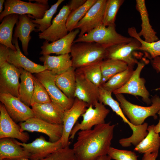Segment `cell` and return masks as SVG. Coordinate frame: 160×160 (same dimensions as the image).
I'll list each match as a JSON object with an SVG mask.
<instances>
[{
  "label": "cell",
  "instance_id": "18",
  "mask_svg": "<svg viewBox=\"0 0 160 160\" xmlns=\"http://www.w3.org/2000/svg\"><path fill=\"white\" fill-rule=\"evenodd\" d=\"M76 79L75 98L87 103L89 106H95L98 102L99 87L84 76L76 72Z\"/></svg>",
  "mask_w": 160,
  "mask_h": 160
},
{
  "label": "cell",
  "instance_id": "36",
  "mask_svg": "<svg viewBox=\"0 0 160 160\" xmlns=\"http://www.w3.org/2000/svg\"><path fill=\"white\" fill-rule=\"evenodd\" d=\"M124 1V0H107L103 20V24L105 26L116 25L117 13Z\"/></svg>",
  "mask_w": 160,
  "mask_h": 160
},
{
  "label": "cell",
  "instance_id": "13",
  "mask_svg": "<svg viewBox=\"0 0 160 160\" xmlns=\"http://www.w3.org/2000/svg\"><path fill=\"white\" fill-rule=\"evenodd\" d=\"M106 1V0H97L77 23L75 29H79L80 30L79 37L103 24Z\"/></svg>",
  "mask_w": 160,
  "mask_h": 160
},
{
  "label": "cell",
  "instance_id": "43",
  "mask_svg": "<svg viewBox=\"0 0 160 160\" xmlns=\"http://www.w3.org/2000/svg\"><path fill=\"white\" fill-rule=\"evenodd\" d=\"M151 63L153 68L157 73L160 72V56H157L151 59ZM156 90L160 91V87Z\"/></svg>",
  "mask_w": 160,
  "mask_h": 160
},
{
  "label": "cell",
  "instance_id": "3",
  "mask_svg": "<svg viewBox=\"0 0 160 160\" xmlns=\"http://www.w3.org/2000/svg\"><path fill=\"white\" fill-rule=\"evenodd\" d=\"M122 111L133 125L137 126L144 123L145 119L152 116L157 118L156 115L160 110V97L157 95L151 99V105L143 106L132 103L127 100L122 94L115 95Z\"/></svg>",
  "mask_w": 160,
  "mask_h": 160
},
{
  "label": "cell",
  "instance_id": "5",
  "mask_svg": "<svg viewBox=\"0 0 160 160\" xmlns=\"http://www.w3.org/2000/svg\"><path fill=\"white\" fill-rule=\"evenodd\" d=\"M148 62L149 60L145 58L138 61L136 69L134 70L127 82L121 88L115 90L113 93L114 95L127 94L135 96H139L147 105L151 104L150 94L145 85V81L144 78L140 77L141 71Z\"/></svg>",
  "mask_w": 160,
  "mask_h": 160
},
{
  "label": "cell",
  "instance_id": "21",
  "mask_svg": "<svg viewBox=\"0 0 160 160\" xmlns=\"http://www.w3.org/2000/svg\"><path fill=\"white\" fill-rule=\"evenodd\" d=\"M16 24L13 38H19L24 53L28 55L29 42L31 38L30 33L33 31L37 32L36 27L38 28L39 25L33 23L32 19L26 15H19Z\"/></svg>",
  "mask_w": 160,
  "mask_h": 160
},
{
  "label": "cell",
  "instance_id": "17",
  "mask_svg": "<svg viewBox=\"0 0 160 160\" xmlns=\"http://www.w3.org/2000/svg\"><path fill=\"white\" fill-rule=\"evenodd\" d=\"M6 138L17 139L22 143H26L30 136L28 133L21 131L20 125L11 118L1 103L0 104V138Z\"/></svg>",
  "mask_w": 160,
  "mask_h": 160
},
{
  "label": "cell",
  "instance_id": "12",
  "mask_svg": "<svg viewBox=\"0 0 160 160\" xmlns=\"http://www.w3.org/2000/svg\"><path fill=\"white\" fill-rule=\"evenodd\" d=\"M89 106L87 103L75 98L72 106L65 111L63 119V132L60 139L62 148L69 145L71 132L79 118Z\"/></svg>",
  "mask_w": 160,
  "mask_h": 160
},
{
  "label": "cell",
  "instance_id": "39",
  "mask_svg": "<svg viewBox=\"0 0 160 160\" xmlns=\"http://www.w3.org/2000/svg\"><path fill=\"white\" fill-rule=\"evenodd\" d=\"M75 156L73 149L69 146L62 148L51 154L47 157L41 159H23L18 160H75ZM3 160H10L4 159Z\"/></svg>",
  "mask_w": 160,
  "mask_h": 160
},
{
  "label": "cell",
  "instance_id": "29",
  "mask_svg": "<svg viewBox=\"0 0 160 160\" xmlns=\"http://www.w3.org/2000/svg\"><path fill=\"white\" fill-rule=\"evenodd\" d=\"M18 68L21 73L18 98L25 104L30 106L34 88L33 75L22 68Z\"/></svg>",
  "mask_w": 160,
  "mask_h": 160
},
{
  "label": "cell",
  "instance_id": "35",
  "mask_svg": "<svg viewBox=\"0 0 160 160\" xmlns=\"http://www.w3.org/2000/svg\"><path fill=\"white\" fill-rule=\"evenodd\" d=\"M101 63L77 68L76 70V72L84 76L99 87L101 85L102 79L100 68Z\"/></svg>",
  "mask_w": 160,
  "mask_h": 160
},
{
  "label": "cell",
  "instance_id": "4",
  "mask_svg": "<svg viewBox=\"0 0 160 160\" xmlns=\"http://www.w3.org/2000/svg\"><path fill=\"white\" fill-rule=\"evenodd\" d=\"M132 39L118 33L116 30V25L106 26L102 24L82 36L78 37L73 43L94 42L107 49L115 45L128 43Z\"/></svg>",
  "mask_w": 160,
  "mask_h": 160
},
{
  "label": "cell",
  "instance_id": "22",
  "mask_svg": "<svg viewBox=\"0 0 160 160\" xmlns=\"http://www.w3.org/2000/svg\"><path fill=\"white\" fill-rule=\"evenodd\" d=\"M16 51L9 48V56L7 62L17 68H21L31 73H36L47 70L44 65L36 63L28 59L21 52L20 48L18 39L13 38Z\"/></svg>",
  "mask_w": 160,
  "mask_h": 160
},
{
  "label": "cell",
  "instance_id": "7",
  "mask_svg": "<svg viewBox=\"0 0 160 160\" xmlns=\"http://www.w3.org/2000/svg\"><path fill=\"white\" fill-rule=\"evenodd\" d=\"M95 108L90 105L81 115L83 120L80 123L77 122L70 134L69 139H73L79 131L92 129L93 127L105 123V119L110 112L103 103L98 102Z\"/></svg>",
  "mask_w": 160,
  "mask_h": 160
},
{
  "label": "cell",
  "instance_id": "8",
  "mask_svg": "<svg viewBox=\"0 0 160 160\" xmlns=\"http://www.w3.org/2000/svg\"><path fill=\"white\" fill-rule=\"evenodd\" d=\"M56 75L47 70L34 75L45 87L51 101L58 105L66 111L72 106L74 99L68 98L57 86L55 82Z\"/></svg>",
  "mask_w": 160,
  "mask_h": 160
},
{
  "label": "cell",
  "instance_id": "11",
  "mask_svg": "<svg viewBox=\"0 0 160 160\" xmlns=\"http://www.w3.org/2000/svg\"><path fill=\"white\" fill-rule=\"evenodd\" d=\"M14 140L29 153L31 159L46 158L62 148L60 139L52 142L47 141L43 136H40L32 142L28 143L20 142L15 139Z\"/></svg>",
  "mask_w": 160,
  "mask_h": 160
},
{
  "label": "cell",
  "instance_id": "28",
  "mask_svg": "<svg viewBox=\"0 0 160 160\" xmlns=\"http://www.w3.org/2000/svg\"><path fill=\"white\" fill-rule=\"evenodd\" d=\"M19 15L11 14L4 17L0 25V43L11 49L16 51L12 44L13 30L18 20Z\"/></svg>",
  "mask_w": 160,
  "mask_h": 160
},
{
  "label": "cell",
  "instance_id": "32",
  "mask_svg": "<svg viewBox=\"0 0 160 160\" xmlns=\"http://www.w3.org/2000/svg\"><path fill=\"white\" fill-rule=\"evenodd\" d=\"M128 33L131 37L136 39L140 42L141 45L139 50L144 52L150 60L160 56V39L152 43L147 42L138 36L136 28L133 27L128 28Z\"/></svg>",
  "mask_w": 160,
  "mask_h": 160
},
{
  "label": "cell",
  "instance_id": "41",
  "mask_svg": "<svg viewBox=\"0 0 160 160\" xmlns=\"http://www.w3.org/2000/svg\"><path fill=\"white\" fill-rule=\"evenodd\" d=\"M9 56V48L6 46L0 44V66L6 62Z\"/></svg>",
  "mask_w": 160,
  "mask_h": 160
},
{
  "label": "cell",
  "instance_id": "46",
  "mask_svg": "<svg viewBox=\"0 0 160 160\" xmlns=\"http://www.w3.org/2000/svg\"><path fill=\"white\" fill-rule=\"evenodd\" d=\"M29 1H35L36 3L44 5H48V1L47 0H29Z\"/></svg>",
  "mask_w": 160,
  "mask_h": 160
},
{
  "label": "cell",
  "instance_id": "6",
  "mask_svg": "<svg viewBox=\"0 0 160 160\" xmlns=\"http://www.w3.org/2000/svg\"><path fill=\"white\" fill-rule=\"evenodd\" d=\"M49 5H45L31 1H24L20 0H7L4 2V9L0 14V21L4 17L11 14L19 15L28 14L30 18H42Z\"/></svg>",
  "mask_w": 160,
  "mask_h": 160
},
{
  "label": "cell",
  "instance_id": "34",
  "mask_svg": "<svg viewBox=\"0 0 160 160\" xmlns=\"http://www.w3.org/2000/svg\"><path fill=\"white\" fill-rule=\"evenodd\" d=\"M97 0H87L82 6L71 11L67 19L66 26L68 31L70 32L75 29L77 23L84 17L90 8Z\"/></svg>",
  "mask_w": 160,
  "mask_h": 160
},
{
  "label": "cell",
  "instance_id": "9",
  "mask_svg": "<svg viewBox=\"0 0 160 160\" xmlns=\"http://www.w3.org/2000/svg\"><path fill=\"white\" fill-rule=\"evenodd\" d=\"M19 125L21 132L43 133L47 135L49 141L52 142L60 139L63 132V124H51L35 117L19 123Z\"/></svg>",
  "mask_w": 160,
  "mask_h": 160
},
{
  "label": "cell",
  "instance_id": "14",
  "mask_svg": "<svg viewBox=\"0 0 160 160\" xmlns=\"http://www.w3.org/2000/svg\"><path fill=\"white\" fill-rule=\"evenodd\" d=\"M19 68L6 62L0 66V93H8L19 97L20 75Z\"/></svg>",
  "mask_w": 160,
  "mask_h": 160
},
{
  "label": "cell",
  "instance_id": "16",
  "mask_svg": "<svg viewBox=\"0 0 160 160\" xmlns=\"http://www.w3.org/2000/svg\"><path fill=\"white\" fill-rule=\"evenodd\" d=\"M141 45L138 40L133 38L128 43L112 46L106 49L108 52L107 59L119 60L126 63L128 66L134 67L138 62L134 55V53L135 51L139 50Z\"/></svg>",
  "mask_w": 160,
  "mask_h": 160
},
{
  "label": "cell",
  "instance_id": "2",
  "mask_svg": "<svg viewBox=\"0 0 160 160\" xmlns=\"http://www.w3.org/2000/svg\"><path fill=\"white\" fill-rule=\"evenodd\" d=\"M72 67L76 69L107 59L106 49L94 42L73 43L71 52Z\"/></svg>",
  "mask_w": 160,
  "mask_h": 160
},
{
  "label": "cell",
  "instance_id": "20",
  "mask_svg": "<svg viewBox=\"0 0 160 160\" xmlns=\"http://www.w3.org/2000/svg\"><path fill=\"white\" fill-rule=\"evenodd\" d=\"M79 32L80 30L76 29L64 37L51 43L46 40L41 47V50L40 54L49 55L53 53L61 55L70 53L72 44Z\"/></svg>",
  "mask_w": 160,
  "mask_h": 160
},
{
  "label": "cell",
  "instance_id": "15",
  "mask_svg": "<svg viewBox=\"0 0 160 160\" xmlns=\"http://www.w3.org/2000/svg\"><path fill=\"white\" fill-rule=\"evenodd\" d=\"M71 12L68 4L64 5L53 19L50 26L39 33V38L53 42L66 36L68 33L66 21Z\"/></svg>",
  "mask_w": 160,
  "mask_h": 160
},
{
  "label": "cell",
  "instance_id": "26",
  "mask_svg": "<svg viewBox=\"0 0 160 160\" xmlns=\"http://www.w3.org/2000/svg\"><path fill=\"white\" fill-rule=\"evenodd\" d=\"M76 69L72 67L65 72L56 76L55 84L68 98L74 99L76 87Z\"/></svg>",
  "mask_w": 160,
  "mask_h": 160
},
{
  "label": "cell",
  "instance_id": "19",
  "mask_svg": "<svg viewBox=\"0 0 160 160\" xmlns=\"http://www.w3.org/2000/svg\"><path fill=\"white\" fill-rule=\"evenodd\" d=\"M31 106L35 117L51 124H63L65 111L58 105L51 101Z\"/></svg>",
  "mask_w": 160,
  "mask_h": 160
},
{
  "label": "cell",
  "instance_id": "1",
  "mask_svg": "<svg viewBox=\"0 0 160 160\" xmlns=\"http://www.w3.org/2000/svg\"><path fill=\"white\" fill-rule=\"evenodd\" d=\"M115 126L109 122L96 125L90 129L79 131L72 148L76 160H97L107 155Z\"/></svg>",
  "mask_w": 160,
  "mask_h": 160
},
{
  "label": "cell",
  "instance_id": "33",
  "mask_svg": "<svg viewBox=\"0 0 160 160\" xmlns=\"http://www.w3.org/2000/svg\"><path fill=\"white\" fill-rule=\"evenodd\" d=\"M133 71V67L128 66L126 70L114 75L101 86L105 89L113 92L127 82Z\"/></svg>",
  "mask_w": 160,
  "mask_h": 160
},
{
  "label": "cell",
  "instance_id": "48",
  "mask_svg": "<svg viewBox=\"0 0 160 160\" xmlns=\"http://www.w3.org/2000/svg\"><path fill=\"white\" fill-rule=\"evenodd\" d=\"M5 0H0V12L1 13L2 12V10L3 9V4L4 2H5Z\"/></svg>",
  "mask_w": 160,
  "mask_h": 160
},
{
  "label": "cell",
  "instance_id": "23",
  "mask_svg": "<svg viewBox=\"0 0 160 160\" xmlns=\"http://www.w3.org/2000/svg\"><path fill=\"white\" fill-rule=\"evenodd\" d=\"M30 154L14 139L6 138L0 139V160H18L30 159Z\"/></svg>",
  "mask_w": 160,
  "mask_h": 160
},
{
  "label": "cell",
  "instance_id": "31",
  "mask_svg": "<svg viewBox=\"0 0 160 160\" xmlns=\"http://www.w3.org/2000/svg\"><path fill=\"white\" fill-rule=\"evenodd\" d=\"M128 67L126 63L119 60L108 58L103 60L100 64L102 76L101 85L111 77L125 70Z\"/></svg>",
  "mask_w": 160,
  "mask_h": 160
},
{
  "label": "cell",
  "instance_id": "24",
  "mask_svg": "<svg viewBox=\"0 0 160 160\" xmlns=\"http://www.w3.org/2000/svg\"><path fill=\"white\" fill-rule=\"evenodd\" d=\"M39 60L43 62L47 70L56 75L60 74L72 67L71 56L69 54L57 56L44 55L39 58Z\"/></svg>",
  "mask_w": 160,
  "mask_h": 160
},
{
  "label": "cell",
  "instance_id": "37",
  "mask_svg": "<svg viewBox=\"0 0 160 160\" xmlns=\"http://www.w3.org/2000/svg\"><path fill=\"white\" fill-rule=\"evenodd\" d=\"M33 80L34 88L31 106L34 104H43L51 102L45 87L34 75H33Z\"/></svg>",
  "mask_w": 160,
  "mask_h": 160
},
{
  "label": "cell",
  "instance_id": "45",
  "mask_svg": "<svg viewBox=\"0 0 160 160\" xmlns=\"http://www.w3.org/2000/svg\"><path fill=\"white\" fill-rule=\"evenodd\" d=\"M157 113L159 115V119L158 123L156 125H154V129L156 133L159 134V133H160V110Z\"/></svg>",
  "mask_w": 160,
  "mask_h": 160
},
{
  "label": "cell",
  "instance_id": "30",
  "mask_svg": "<svg viewBox=\"0 0 160 160\" xmlns=\"http://www.w3.org/2000/svg\"><path fill=\"white\" fill-rule=\"evenodd\" d=\"M99 97L98 102L104 105L109 106L112 111L121 117L124 122L128 124L132 131H135L136 126L133 125L123 113L119 103L114 99L112 97V92L104 89L101 86L99 87Z\"/></svg>",
  "mask_w": 160,
  "mask_h": 160
},
{
  "label": "cell",
  "instance_id": "47",
  "mask_svg": "<svg viewBox=\"0 0 160 160\" xmlns=\"http://www.w3.org/2000/svg\"><path fill=\"white\" fill-rule=\"evenodd\" d=\"M111 159L110 157L107 155L99 157L97 160H111Z\"/></svg>",
  "mask_w": 160,
  "mask_h": 160
},
{
  "label": "cell",
  "instance_id": "25",
  "mask_svg": "<svg viewBox=\"0 0 160 160\" xmlns=\"http://www.w3.org/2000/svg\"><path fill=\"white\" fill-rule=\"evenodd\" d=\"M136 8L139 12L142 21L141 29L138 33V36H143L144 41L148 43H152L159 40L156 32L152 28L150 24L149 15L145 0H136Z\"/></svg>",
  "mask_w": 160,
  "mask_h": 160
},
{
  "label": "cell",
  "instance_id": "40",
  "mask_svg": "<svg viewBox=\"0 0 160 160\" xmlns=\"http://www.w3.org/2000/svg\"><path fill=\"white\" fill-rule=\"evenodd\" d=\"M107 155L115 160H137L138 156L134 152L111 147Z\"/></svg>",
  "mask_w": 160,
  "mask_h": 160
},
{
  "label": "cell",
  "instance_id": "27",
  "mask_svg": "<svg viewBox=\"0 0 160 160\" xmlns=\"http://www.w3.org/2000/svg\"><path fill=\"white\" fill-rule=\"evenodd\" d=\"M153 124L148 126L146 136L135 147L134 151L142 154L159 152L160 136L154 129Z\"/></svg>",
  "mask_w": 160,
  "mask_h": 160
},
{
  "label": "cell",
  "instance_id": "42",
  "mask_svg": "<svg viewBox=\"0 0 160 160\" xmlns=\"http://www.w3.org/2000/svg\"><path fill=\"white\" fill-rule=\"evenodd\" d=\"M86 1L87 0H71L69 1L68 5L71 12L82 6Z\"/></svg>",
  "mask_w": 160,
  "mask_h": 160
},
{
  "label": "cell",
  "instance_id": "44",
  "mask_svg": "<svg viewBox=\"0 0 160 160\" xmlns=\"http://www.w3.org/2000/svg\"><path fill=\"white\" fill-rule=\"evenodd\" d=\"M159 152H155L143 154L141 160H156Z\"/></svg>",
  "mask_w": 160,
  "mask_h": 160
},
{
  "label": "cell",
  "instance_id": "38",
  "mask_svg": "<svg viewBox=\"0 0 160 160\" xmlns=\"http://www.w3.org/2000/svg\"><path fill=\"white\" fill-rule=\"evenodd\" d=\"M64 1V0H58L49 9L46 11L42 18H34L35 20L32 19L33 23L39 25L37 28V32L41 31V32H43L50 26L52 24L51 20L53 15L56 12L59 5Z\"/></svg>",
  "mask_w": 160,
  "mask_h": 160
},
{
  "label": "cell",
  "instance_id": "10",
  "mask_svg": "<svg viewBox=\"0 0 160 160\" xmlns=\"http://www.w3.org/2000/svg\"><path fill=\"white\" fill-rule=\"evenodd\" d=\"M0 101L8 114L16 122H23L34 117L32 109L17 97L9 94L0 93Z\"/></svg>",
  "mask_w": 160,
  "mask_h": 160
}]
</instances>
